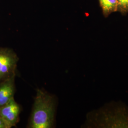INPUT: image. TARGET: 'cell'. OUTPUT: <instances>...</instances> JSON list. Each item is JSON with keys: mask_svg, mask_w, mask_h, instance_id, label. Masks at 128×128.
I'll use <instances>...</instances> for the list:
<instances>
[{"mask_svg": "<svg viewBox=\"0 0 128 128\" xmlns=\"http://www.w3.org/2000/svg\"><path fill=\"white\" fill-rule=\"evenodd\" d=\"M55 109L53 97L38 89L28 127L52 128L54 122Z\"/></svg>", "mask_w": 128, "mask_h": 128, "instance_id": "obj_1", "label": "cell"}, {"mask_svg": "<svg viewBox=\"0 0 128 128\" xmlns=\"http://www.w3.org/2000/svg\"><path fill=\"white\" fill-rule=\"evenodd\" d=\"M18 60L12 50L0 48V82L16 75Z\"/></svg>", "mask_w": 128, "mask_h": 128, "instance_id": "obj_2", "label": "cell"}, {"mask_svg": "<svg viewBox=\"0 0 128 128\" xmlns=\"http://www.w3.org/2000/svg\"><path fill=\"white\" fill-rule=\"evenodd\" d=\"M20 107L14 98L0 107V117L4 119L10 128L15 126L18 122Z\"/></svg>", "mask_w": 128, "mask_h": 128, "instance_id": "obj_3", "label": "cell"}, {"mask_svg": "<svg viewBox=\"0 0 128 128\" xmlns=\"http://www.w3.org/2000/svg\"><path fill=\"white\" fill-rule=\"evenodd\" d=\"M15 76H14L0 82V107L14 98Z\"/></svg>", "mask_w": 128, "mask_h": 128, "instance_id": "obj_4", "label": "cell"}, {"mask_svg": "<svg viewBox=\"0 0 128 128\" xmlns=\"http://www.w3.org/2000/svg\"><path fill=\"white\" fill-rule=\"evenodd\" d=\"M103 15L107 17L110 14L117 12L118 4L117 0H99Z\"/></svg>", "mask_w": 128, "mask_h": 128, "instance_id": "obj_5", "label": "cell"}, {"mask_svg": "<svg viewBox=\"0 0 128 128\" xmlns=\"http://www.w3.org/2000/svg\"><path fill=\"white\" fill-rule=\"evenodd\" d=\"M118 4L117 12L123 15L128 13V0H117Z\"/></svg>", "mask_w": 128, "mask_h": 128, "instance_id": "obj_6", "label": "cell"}, {"mask_svg": "<svg viewBox=\"0 0 128 128\" xmlns=\"http://www.w3.org/2000/svg\"><path fill=\"white\" fill-rule=\"evenodd\" d=\"M0 128H10L4 120L0 117Z\"/></svg>", "mask_w": 128, "mask_h": 128, "instance_id": "obj_7", "label": "cell"}]
</instances>
